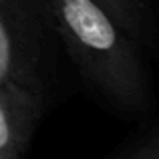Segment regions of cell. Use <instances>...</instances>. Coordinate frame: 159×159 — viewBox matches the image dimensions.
<instances>
[{
  "label": "cell",
  "instance_id": "6da1fadb",
  "mask_svg": "<svg viewBox=\"0 0 159 159\" xmlns=\"http://www.w3.org/2000/svg\"><path fill=\"white\" fill-rule=\"evenodd\" d=\"M54 30L81 75L117 107L139 111L147 77L131 39L95 0H47Z\"/></svg>",
  "mask_w": 159,
  "mask_h": 159
},
{
  "label": "cell",
  "instance_id": "3957f363",
  "mask_svg": "<svg viewBox=\"0 0 159 159\" xmlns=\"http://www.w3.org/2000/svg\"><path fill=\"white\" fill-rule=\"evenodd\" d=\"M40 111L36 99L0 85V159H22Z\"/></svg>",
  "mask_w": 159,
  "mask_h": 159
},
{
  "label": "cell",
  "instance_id": "5b68a950",
  "mask_svg": "<svg viewBox=\"0 0 159 159\" xmlns=\"http://www.w3.org/2000/svg\"><path fill=\"white\" fill-rule=\"evenodd\" d=\"M117 159H159V127L121 153Z\"/></svg>",
  "mask_w": 159,
  "mask_h": 159
},
{
  "label": "cell",
  "instance_id": "277c9868",
  "mask_svg": "<svg viewBox=\"0 0 159 159\" xmlns=\"http://www.w3.org/2000/svg\"><path fill=\"white\" fill-rule=\"evenodd\" d=\"M113 22L131 40H145L151 34V16L145 0H95Z\"/></svg>",
  "mask_w": 159,
  "mask_h": 159
},
{
  "label": "cell",
  "instance_id": "7a4b0ae2",
  "mask_svg": "<svg viewBox=\"0 0 159 159\" xmlns=\"http://www.w3.org/2000/svg\"><path fill=\"white\" fill-rule=\"evenodd\" d=\"M57 39L47 0H0V85L44 107Z\"/></svg>",
  "mask_w": 159,
  "mask_h": 159
}]
</instances>
